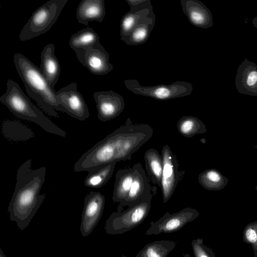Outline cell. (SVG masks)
Returning a JSON list of instances; mask_svg holds the SVG:
<instances>
[{"label": "cell", "instance_id": "cell-6", "mask_svg": "<svg viewBox=\"0 0 257 257\" xmlns=\"http://www.w3.org/2000/svg\"><path fill=\"white\" fill-rule=\"evenodd\" d=\"M152 196L138 204L128 207L126 210L113 212L106 220L104 229L107 234H121L127 232L143 222L151 208Z\"/></svg>", "mask_w": 257, "mask_h": 257}, {"label": "cell", "instance_id": "cell-1", "mask_svg": "<svg viewBox=\"0 0 257 257\" xmlns=\"http://www.w3.org/2000/svg\"><path fill=\"white\" fill-rule=\"evenodd\" d=\"M148 124L133 123L127 118L125 123L98 142L76 161L74 172L89 171L98 166L126 161L153 136Z\"/></svg>", "mask_w": 257, "mask_h": 257}, {"label": "cell", "instance_id": "cell-9", "mask_svg": "<svg viewBox=\"0 0 257 257\" xmlns=\"http://www.w3.org/2000/svg\"><path fill=\"white\" fill-rule=\"evenodd\" d=\"M199 214L196 209L191 207H186L172 214L167 212L157 221L151 222L150 226L146 231V234L157 235L178 231L188 223L196 219Z\"/></svg>", "mask_w": 257, "mask_h": 257}, {"label": "cell", "instance_id": "cell-32", "mask_svg": "<svg viewBox=\"0 0 257 257\" xmlns=\"http://www.w3.org/2000/svg\"><path fill=\"white\" fill-rule=\"evenodd\" d=\"M0 257H6L2 248H0Z\"/></svg>", "mask_w": 257, "mask_h": 257}, {"label": "cell", "instance_id": "cell-29", "mask_svg": "<svg viewBox=\"0 0 257 257\" xmlns=\"http://www.w3.org/2000/svg\"><path fill=\"white\" fill-rule=\"evenodd\" d=\"M130 7L131 13H137L145 9L153 10L150 0H125Z\"/></svg>", "mask_w": 257, "mask_h": 257}, {"label": "cell", "instance_id": "cell-35", "mask_svg": "<svg viewBox=\"0 0 257 257\" xmlns=\"http://www.w3.org/2000/svg\"><path fill=\"white\" fill-rule=\"evenodd\" d=\"M255 189L257 190V185H256V186H255Z\"/></svg>", "mask_w": 257, "mask_h": 257}, {"label": "cell", "instance_id": "cell-20", "mask_svg": "<svg viewBox=\"0 0 257 257\" xmlns=\"http://www.w3.org/2000/svg\"><path fill=\"white\" fill-rule=\"evenodd\" d=\"M156 16L153 11L140 22L123 41L128 45H139L147 41L155 24Z\"/></svg>", "mask_w": 257, "mask_h": 257}, {"label": "cell", "instance_id": "cell-16", "mask_svg": "<svg viewBox=\"0 0 257 257\" xmlns=\"http://www.w3.org/2000/svg\"><path fill=\"white\" fill-rule=\"evenodd\" d=\"M183 13L193 26L207 29L213 24L211 13L209 9L198 0H181Z\"/></svg>", "mask_w": 257, "mask_h": 257}, {"label": "cell", "instance_id": "cell-25", "mask_svg": "<svg viewBox=\"0 0 257 257\" xmlns=\"http://www.w3.org/2000/svg\"><path fill=\"white\" fill-rule=\"evenodd\" d=\"M199 183L204 189L209 191H219L225 187L228 179L217 170L210 169L201 172L198 176Z\"/></svg>", "mask_w": 257, "mask_h": 257}, {"label": "cell", "instance_id": "cell-18", "mask_svg": "<svg viewBox=\"0 0 257 257\" xmlns=\"http://www.w3.org/2000/svg\"><path fill=\"white\" fill-rule=\"evenodd\" d=\"M105 15L104 0H82L76 10L78 22L86 26L93 21L101 23Z\"/></svg>", "mask_w": 257, "mask_h": 257}, {"label": "cell", "instance_id": "cell-22", "mask_svg": "<svg viewBox=\"0 0 257 257\" xmlns=\"http://www.w3.org/2000/svg\"><path fill=\"white\" fill-rule=\"evenodd\" d=\"M116 163L101 165L90 170L86 177L84 185L89 188H100L111 177Z\"/></svg>", "mask_w": 257, "mask_h": 257}, {"label": "cell", "instance_id": "cell-36", "mask_svg": "<svg viewBox=\"0 0 257 257\" xmlns=\"http://www.w3.org/2000/svg\"><path fill=\"white\" fill-rule=\"evenodd\" d=\"M254 148L257 149V145H256V146H254Z\"/></svg>", "mask_w": 257, "mask_h": 257}, {"label": "cell", "instance_id": "cell-11", "mask_svg": "<svg viewBox=\"0 0 257 257\" xmlns=\"http://www.w3.org/2000/svg\"><path fill=\"white\" fill-rule=\"evenodd\" d=\"M59 103L66 110V113L83 121L89 117L88 106L77 90V84L73 82L56 92Z\"/></svg>", "mask_w": 257, "mask_h": 257}, {"label": "cell", "instance_id": "cell-7", "mask_svg": "<svg viewBox=\"0 0 257 257\" xmlns=\"http://www.w3.org/2000/svg\"><path fill=\"white\" fill-rule=\"evenodd\" d=\"M124 83L130 91L135 94L149 96L159 100L182 97L189 95L193 90L189 82L177 81L169 84L143 86L136 79H126Z\"/></svg>", "mask_w": 257, "mask_h": 257}, {"label": "cell", "instance_id": "cell-13", "mask_svg": "<svg viewBox=\"0 0 257 257\" xmlns=\"http://www.w3.org/2000/svg\"><path fill=\"white\" fill-rule=\"evenodd\" d=\"M93 96L96 103L97 118L100 121L104 122L114 119L124 109L123 97L112 90L97 91Z\"/></svg>", "mask_w": 257, "mask_h": 257}, {"label": "cell", "instance_id": "cell-10", "mask_svg": "<svg viewBox=\"0 0 257 257\" xmlns=\"http://www.w3.org/2000/svg\"><path fill=\"white\" fill-rule=\"evenodd\" d=\"M74 51L78 61L94 75H104L113 69L109 54L101 44L92 48Z\"/></svg>", "mask_w": 257, "mask_h": 257}, {"label": "cell", "instance_id": "cell-28", "mask_svg": "<svg viewBox=\"0 0 257 257\" xmlns=\"http://www.w3.org/2000/svg\"><path fill=\"white\" fill-rule=\"evenodd\" d=\"M153 10L145 9L137 13L128 12L121 18L120 23V39L124 41L133 30Z\"/></svg>", "mask_w": 257, "mask_h": 257}, {"label": "cell", "instance_id": "cell-17", "mask_svg": "<svg viewBox=\"0 0 257 257\" xmlns=\"http://www.w3.org/2000/svg\"><path fill=\"white\" fill-rule=\"evenodd\" d=\"M55 47L51 43L46 45L41 53L40 70L53 88L57 82L61 72L59 62L55 55Z\"/></svg>", "mask_w": 257, "mask_h": 257}, {"label": "cell", "instance_id": "cell-34", "mask_svg": "<svg viewBox=\"0 0 257 257\" xmlns=\"http://www.w3.org/2000/svg\"><path fill=\"white\" fill-rule=\"evenodd\" d=\"M120 257H127V256H125V255H122V256H120Z\"/></svg>", "mask_w": 257, "mask_h": 257}, {"label": "cell", "instance_id": "cell-15", "mask_svg": "<svg viewBox=\"0 0 257 257\" xmlns=\"http://www.w3.org/2000/svg\"><path fill=\"white\" fill-rule=\"evenodd\" d=\"M235 83L239 93L257 96V65L245 58L237 69Z\"/></svg>", "mask_w": 257, "mask_h": 257}, {"label": "cell", "instance_id": "cell-3", "mask_svg": "<svg viewBox=\"0 0 257 257\" xmlns=\"http://www.w3.org/2000/svg\"><path fill=\"white\" fill-rule=\"evenodd\" d=\"M14 63L27 93L43 111L54 117H59L56 110L66 113L65 109L58 102L56 92L40 68L21 53L14 55Z\"/></svg>", "mask_w": 257, "mask_h": 257}, {"label": "cell", "instance_id": "cell-30", "mask_svg": "<svg viewBox=\"0 0 257 257\" xmlns=\"http://www.w3.org/2000/svg\"><path fill=\"white\" fill-rule=\"evenodd\" d=\"M246 236L248 240L252 242H254L257 240V235L255 231L252 229H249L246 232Z\"/></svg>", "mask_w": 257, "mask_h": 257}, {"label": "cell", "instance_id": "cell-33", "mask_svg": "<svg viewBox=\"0 0 257 257\" xmlns=\"http://www.w3.org/2000/svg\"><path fill=\"white\" fill-rule=\"evenodd\" d=\"M183 257H191L190 255L188 253L184 254Z\"/></svg>", "mask_w": 257, "mask_h": 257}, {"label": "cell", "instance_id": "cell-14", "mask_svg": "<svg viewBox=\"0 0 257 257\" xmlns=\"http://www.w3.org/2000/svg\"><path fill=\"white\" fill-rule=\"evenodd\" d=\"M136 170L134 180L124 201L118 206L117 210L122 207H130L142 200L152 196V189L146 172L140 163L136 164Z\"/></svg>", "mask_w": 257, "mask_h": 257}, {"label": "cell", "instance_id": "cell-27", "mask_svg": "<svg viewBox=\"0 0 257 257\" xmlns=\"http://www.w3.org/2000/svg\"><path fill=\"white\" fill-rule=\"evenodd\" d=\"M177 127L181 135L188 138L207 132L204 123L193 116L185 115L181 117L177 123Z\"/></svg>", "mask_w": 257, "mask_h": 257}, {"label": "cell", "instance_id": "cell-26", "mask_svg": "<svg viewBox=\"0 0 257 257\" xmlns=\"http://www.w3.org/2000/svg\"><path fill=\"white\" fill-rule=\"evenodd\" d=\"M173 240H160L147 244L136 257H167L176 245Z\"/></svg>", "mask_w": 257, "mask_h": 257}, {"label": "cell", "instance_id": "cell-5", "mask_svg": "<svg viewBox=\"0 0 257 257\" xmlns=\"http://www.w3.org/2000/svg\"><path fill=\"white\" fill-rule=\"evenodd\" d=\"M68 0H50L37 9L23 27L19 37L29 40L46 33L56 22Z\"/></svg>", "mask_w": 257, "mask_h": 257}, {"label": "cell", "instance_id": "cell-31", "mask_svg": "<svg viewBox=\"0 0 257 257\" xmlns=\"http://www.w3.org/2000/svg\"><path fill=\"white\" fill-rule=\"evenodd\" d=\"M252 23L254 27L257 28V16L253 18Z\"/></svg>", "mask_w": 257, "mask_h": 257}, {"label": "cell", "instance_id": "cell-21", "mask_svg": "<svg viewBox=\"0 0 257 257\" xmlns=\"http://www.w3.org/2000/svg\"><path fill=\"white\" fill-rule=\"evenodd\" d=\"M145 168L149 177L154 184L161 187L163 163L162 155L157 150L151 148L144 154Z\"/></svg>", "mask_w": 257, "mask_h": 257}, {"label": "cell", "instance_id": "cell-23", "mask_svg": "<svg viewBox=\"0 0 257 257\" xmlns=\"http://www.w3.org/2000/svg\"><path fill=\"white\" fill-rule=\"evenodd\" d=\"M99 44V36L90 27L84 28L73 34L69 41V45L73 50L92 48Z\"/></svg>", "mask_w": 257, "mask_h": 257}, {"label": "cell", "instance_id": "cell-8", "mask_svg": "<svg viewBox=\"0 0 257 257\" xmlns=\"http://www.w3.org/2000/svg\"><path fill=\"white\" fill-rule=\"evenodd\" d=\"M161 155L163 169L161 188L163 201L165 203L172 196L178 184L183 179L185 172L180 169L177 158L168 145L163 146Z\"/></svg>", "mask_w": 257, "mask_h": 257}, {"label": "cell", "instance_id": "cell-19", "mask_svg": "<svg viewBox=\"0 0 257 257\" xmlns=\"http://www.w3.org/2000/svg\"><path fill=\"white\" fill-rule=\"evenodd\" d=\"M136 170L135 164L132 167L118 170L115 174L112 199L120 206L124 201L134 180Z\"/></svg>", "mask_w": 257, "mask_h": 257}, {"label": "cell", "instance_id": "cell-12", "mask_svg": "<svg viewBox=\"0 0 257 257\" xmlns=\"http://www.w3.org/2000/svg\"><path fill=\"white\" fill-rule=\"evenodd\" d=\"M105 197L99 192L91 191L84 200L80 223V232L83 237L88 236L99 221L105 205Z\"/></svg>", "mask_w": 257, "mask_h": 257}, {"label": "cell", "instance_id": "cell-24", "mask_svg": "<svg viewBox=\"0 0 257 257\" xmlns=\"http://www.w3.org/2000/svg\"><path fill=\"white\" fill-rule=\"evenodd\" d=\"M2 129L6 138L15 142L25 141L34 136L33 132L29 127L16 120L4 121Z\"/></svg>", "mask_w": 257, "mask_h": 257}, {"label": "cell", "instance_id": "cell-2", "mask_svg": "<svg viewBox=\"0 0 257 257\" xmlns=\"http://www.w3.org/2000/svg\"><path fill=\"white\" fill-rule=\"evenodd\" d=\"M32 163V160L28 159L18 169L15 190L8 207L10 220L22 230L28 226L45 198L40 191L45 180L46 167L33 169Z\"/></svg>", "mask_w": 257, "mask_h": 257}, {"label": "cell", "instance_id": "cell-4", "mask_svg": "<svg viewBox=\"0 0 257 257\" xmlns=\"http://www.w3.org/2000/svg\"><path fill=\"white\" fill-rule=\"evenodd\" d=\"M6 93L0 101L15 116L34 122L47 132L65 138L66 132L50 120L30 100L19 85L12 79L7 82Z\"/></svg>", "mask_w": 257, "mask_h": 257}]
</instances>
